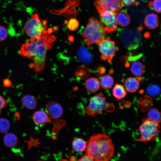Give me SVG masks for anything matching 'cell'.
Segmentation results:
<instances>
[{
  "mask_svg": "<svg viewBox=\"0 0 161 161\" xmlns=\"http://www.w3.org/2000/svg\"><path fill=\"white\" fill-rule=\"evenodd\" d=\"M106 71L105 68L103 66H100L97 69L96 72L97 74L99 75H102L105 73Z\"/></svg>",
  "mask_w": 161,
  "mask_h": 161,
  "instance_id": "836d02e7",
  "label": "cell"
},
{
  "mask_svg": "<svg viewBox=\"0 0 161 161\" xmlns=\"http://www.w3.org/2000/svg\"><path fill=\"white\" fill-rule=\"evenodd\" d=\"M108 33L100 21L94 17L90 18L82 33L85 42L88 46L98 44Z\"/></svg>",
  "mask_w": 161,
  "mask_h": 161,
  "instance_id": "3957f363",
  "label": "cell"
},
{
  "mask_svg": "<svg viewBox=\"0 0 161 161\" xmlns=\"http://www.w3.org/2000/svg\"><path fill=\"white\" fill-rule=\"evenodd\" d=\"M3 85L6 87H9L12 85L10 80L8 78H5L3 80Z\"/></svg>",
  "mask_w": 161,
  "mask_h": 161,
  "instance_id": "1f68e13d",
  "label": "cell"
},
{
  "mask_svg": "<svg viewBox=\"0 0 161 161\" xmlns=\"http://www.w3.org/2000/svg\"><path fill=\"white\" fill-rule=\"evenodd\" d=\"M86 146V154L93 160L108 161L114 155L113 144L109 137L106 134H98L92 136Z\"/></svg>",
  "mask_w": 161,
  "mask_h": 161,
  "instance_id": "7a4b0ae2",
  "label": "cell"
},
{
  "mask_svg": "<svg viewBox=\"0 0 161 161\" xmlns=\"http://www.w3.org/2000/svg\"><path fill=\"white\" fill-rule=\"evenodd\" d=\"M8 36L7 29L4 27L0 26V42L5 40Z\"/></svg>",
  "mask_w": 161,
  "mask_h": 161,
  "instance_id": "f1b7e54d",
  "label": "cell"
},
{
  "mask_svg": "<svg viewBox=\"0 0 161 161\" xmlns=\"http://www.w3.org/2000/svg\"><path fill=\"white\" fill-rule=\"evenodd\" d=\"M160 129L159 124L148 118L143 119L139 129L140 136L138 140L147 142L154 139L160 132Z\"/></svg>",
  "mask_w": 161,
  "mask_h": 161,
  "instance_id": "8992f818",
  "label": "cell"
},
{
  "mask_svg": "<svg viewBox=\"0 0 161 161\" xmlns=\"http://www.w3.org/2000/svg\"><path fill=\"white\" fill-rule=\"evenodd\" d=\"M99 82L100 85L103 89H108L112 86L114 80L111 76L105 75L101 78Z\"/></svg>",
  "mask_w": 161,
  "mask_h": 161,
  "instance_id": "603a6c76",
  "label": "cell"
},
{
  "mask_svg": "<svg viewBox=\"0 0 161 161\" xmlns=\"http://www.w3.org/2000/svg\"><path fill=\"white\" fill-rule=\"evenodd\" d=\"M46 21H41L38 15L34 13L26 22L23 29L30 38H39L41 37L47 28Z\"/></svg>",
  "mask_w": 161,
  "mask_h": 161,
  "instance_id": "277c9868",
  "label": "cell"
},
{
  "mask_svg": "<svg viewBox=\"0 0 161 161\" xmlns=\"http://www.w3.org/2000/svg\"><path fill=\"white\" fill-rule=\"evenodd\" d=\"M75 158L74 157H70V160H75Z\"/></svg>",
  "mask_w": 161,
  "mask_h": 161,
  "instance_id": "e575fe53",
  "label": "cell"
},
{
  "mask_svg": "<svg viewBox=\"0 0 161 161\" xmlns=\"http://www.w3.org/2000/svg\"><path fill=\"white\" fill-rule=\"evenodd\" d=\"M10 123L9 121L4 118H0V132L5 133L9 129Z\"/></svg>",
  "mask_w": 161,
  "mask_h": 161,
  "instance_id": "484cf974",
  "label": "cell"
},
{
  "mask_svg": "<svg viewBox=\"0 0 161 161\" xmlns=\"http://www.w3.org/2000/svg\"><path fill=\"white\" fill-rule=\"evenodd\" d=\"M148 118L153 122L158 124L160 123V113L157 109H151L148 112Z\"/></svg>",
  "mask_w": 161,
  "mask_h": 161,
  "instance_id": "cb8c5ba5",
  "label": "cell"
},
{
  "mask_svg": "<svg viewBox=\"0 0 161 161\" xmlns=\"http://www.w3.org/2000/svg\"><path fill=\"white\" fill-rule=\"evenodd\" d=\"M79 25V22L76 18L71 19L68 23V28L71 31H75L77 30Z\"/></svg>",
  "mask_w": 161,
  "mask_h": 161,
  "instance_id": "83f0119b",
  "label": "cell"
},
{
  "mask_svg": "<svg viewBox=\"0 0 161 161\" xmlns=\"http://www.w3.org/2000/svg\"><path fill=\"white\" fill-rule=\"evenodd\" d=\"M7 105L6 101L4 97L0 95V110Z\"/></svg>",
  "mask_w": 161,
  "mask_h": 161,
  "instance_id": "4dcf8cb0",
  "label": "cell"
},
{
  "mask_svg": "<svg viewBox=\"0 0 161 161\" xmlns=\"http://www.w3.org/2000/svg\"><path fill=\"white\" fill-rule=\"evenodd\" d=\"M45 109L49 117L52 119L60 117L63 113V109L59 103L55 101H51L45 106Z\"/></svg>",
  "mask_w": 161,
  "mask_h": 161,
  "instance_id": "8fae6325",
  "label": "cell"
},
{
  "mask_svg": "<svg viewBox=\"0 0 161 161\" xmlns=\"http://www.w3.org/2000/svg\"><path fill=\"white\" fill-rule=\"evenodd\" d=\"M86 142L82 139L77 138L75 139L72 143L73 149L77 152L84 151L86 147Z\"/></svg>",
  "mask_w": 161,
  "mask_h": 161,
  "instance_id": "7402d4cb",
  "label": "cell"
},
{
  "mask_svg": "<svg viewBox=\"0 0 161 161\" xmlns=\"http://www.w3.org/2000/svg\"><path fill=\"white\" fill-rule=\"evenodd\" d=\"M21 102L24 107L30 109H34L37 105L36 99L33 96L29 95L24 96L21 98Z\"/></svg>",
  "mask_w": 161,
  "mask_h": 161,
  "instance_id": "e0dca14e",
  "label": "cell"
},
{
  "mask_svg": "<svg viewBox=\"0 0 161 161\" xmlns=\"http://www.w3.org/2000/svg\"><path fill=\"white\" fill-rule=\"evenodd\" d=\"M78 161H93V159L88 155L86 154L83 156L78 160Z\"/></svg>",
  "mask_w": 161,
  "mask_h": 161,
  "instance_id": "d6a6232c",
  "label": "cell"
},
{
  "mask_svg": "<svg viewBox=\"0 0 161 161\" xmlns=\"http://www.w3.org/2000/svg\"><path fill=\"white\" fill-rule=\"evenodd\" d=\"M146 92L147 94L151 97H155L160 95V90L157 85L152 84L149 85L147 88Z\"/></svg>",
  "mask_w": 161,
  "mask_h": 161,
  "instance_id": "d4e9b609",
  "label": "cell"
},
{
  "mask_svg": "<svg viewBox=\"0 0 161 161\" xmlns=\"http://www.w3.org/2000/svg\"><path fill=\"white\" fill-rule=\"evenodd\" d=\"M116 20L117 24L122 27L127 26L130 23L131 18L129 15L126 13L121 12L116 14Z\"/></svg>",
  "mask_w": 161,
  "mask_h": 161,
  "instance_id": "ac0fdd59",
  "label": "cell"
},
{
  "mask_svg": "<svg viewBox=\"0 0 161 161\" xmlns=\"http://www.w3.org/2000/svg\"><path fill=\"white\" fill-rule=\"evenodd\" d=\"M33 119L35 123L38 125H43L49 123V117L44 112L39 110L35 112L32 116Z\"/></svg>",
  "mask_w": 161,
  "mask_h": 161,
  "instance_id": "4fadbf2b",
  "label": "cell"
},
{
  "mask_svg": "<svg viewBox=\"0 0 161 161\" xmlns=\"http://www.w3.org/2000/svg\"><path fill=\"white\" fill-rule=\"evenodd\" d=\"M111 105V104L106 101L103 94L100 93L89 99V103L85 107V111L88 115L94 117L102 113L104 110H106Z\"/></svg>",
  "mask_w": 161,
  "mask_h": 161,
  "instance_id": "52a82bcc",
  "label": "cell"
},
{
  "mask_svg": "<svg viewBox=\"0 0 161 161\" xmlns=\"http://www.w3.org/2000/svg\"><path fill=\"white\" fill-rule=\"evenodd\" d=\"M144 24L148 28L151 30L157 28L159 24L157 15L154 13L148 14L145 18Z\"/></svg>",
  "mask_w": 161,
  "mask_h": 161,
  "instance_id": "7c38bea8",
  "label": "cell"
},
{
  "mask_svg": "<svg viewBox=\"0 0 161 161\" xmlns=\"http://www.w3.org/2000/svg\"><path fill=\"white\" fill-rule=\"evenodd\" d=\"M161 1V0H154L153 1H150L148 3V6L150 7H151L156 12L160 13Z\"/></svg>",
  "mask_w": 161,
  "mask_h": 161,
  "instance_id": "4316f807",
  "label": "cell"
},
{
  "mask_svg": "<svg viewBox=\"0 0 161 161\" xmlns=\"http://www.w3.org/2000/svg\"><path fill=\"white\" fill-rule=\"evenodd\" d=\"M130 70L134 75L139 76L143 75L145 71L144 65L138 61H133L131 66Z\"/></svg>",
  "mask_w": 161,
  "mask_h": 161,
  "instance_id": "d6986e66",
  "label": "cell"
},
{
  "mask_svg": "<svg viewBox=\"0 0 161 161\" xmlns=\"http://www.w3.org/2000/svg\"><path fill=\"white\" fill-rule=\"evenodd\" d=\"M98 45L101 54V60L111 63L118 49L115 42L111 40L109 37H107L101 40Z\"/></svg>",
  "mask_w": 161,
  "mask_h": 161,
  "instance_id": "ba28073f",
  "label": "cell"
},
{
  "mask_svg": "<svg viewBox=\"0 0 161 161\" xmlns=\"http://www.w3.org/2000/svg\"><path fill=\"white\" fill-rule=\"evenodd\" d=\"M78 57L80 61L87 64L91 63L93 59L91 54L84 46L81 47L78 49Z\"/></svg>",
  "mask_w": 161,
  "mask_h": 161,
  "instance_id": "5bb4252c",
  "label": "cell"
},
{
  "mask_svg": "<svg viewBox=\"0 0 161 161\" xmlns=\"http://www.w3.org/2000/svg\"><path fill=\"white\" fill-rule=\"evenodd\" d=\"M112 94L116 98L119 100L123 98L126 96L127 92L123 85L116 84L112 89Z\"/></svg>",
  "mask_w": 161,
  "mask_h": 161,
  "instance_id": "ffe728a7",
  "label": "cell"
},
{
  "mask_svg": "<svg viewBox=\"0 0 161 161\" xmlns=\"http://www.w3.org/2000/svg\"><path fill=\"white\" fill-rule=\"evenodd\" d=\"M124 85L126 90L129 92H134L138 89L140 83L137 79L130 77L125 81Z\"/></svg>",
  "mask_w": 161,
  "mask_h": 161,
  "instance_id": "2e32d148",
  "label": "cell"
},
{
  "mask_svg": "<svg viewBox=\"0 0 161 161\" xmlns=\"http://www.w3.org/2000/svg\"><path fill=\"white\" fill-rule=\"evenodd\" d=\"M4 143L7 147H13L15 146L18 142L17 137L12 133L5 134L4 137Z\"/></svg>",
  "mask_w": 161,
  "mask_h": 161,
  "instance_id": "44dd1931",
  "label": "cell"
},
{
  "mask_svg": "<svg viewBox=\"0 0 161 161\" xmlns=\"http://www.w3.org/2000/svg\"><path fill=\"white\" fill-rule=\"evenodd\" d=\"M52 31V29L50 28L45 30L40 38H30L21 48V55L33 61L29 66L33 68L36 72L44 69L47 51L51 47L52 42L56 39L53 35L50 36Z\"/></svg>",
  "mask_w": 161,
  "mask_h": 161,
  "instance_id": "6da1fadb",
  "label": "cell"
},
{
  "mask_svg": "<svg viewBox=\"0 0 161 161\" xmlns=\"http://www.w3.org/2000/svg\"><path fill=\"white\" fill-rule=\"evenodd\" d=\"M121 0H94V5L99 13L105 12L117 13L122 9Z\"/></svg>",
  "mask_w": 161,
  "mask_h": 161,
  "instance_id": "9c48e42d",
  "label": "cell"
},
{
  "mask_svg": "<svg viewBox=\"0 0 161 161\" xmlns=\"http://www.w3.org/2000/svg\"><path fill=\"white\" fill-rule=\"evenodd\" d=\"M123 3L127 6H130L134 4H139L136 0H121Z\"/></svg>",
  "mask_w": 161,
  "mask_h": 161,
  "instance_id": "f546056e",
  "label": "cell"
},
{
  "mask_svg": "<svg viewBox=\"0 0 161 161\" xmlns=\"http://www.w3.org/2000/svg\"><path fill=\"white\" fill-rule=\"evenodd\" d=\"M120 37L123 46L129 50L137 49L142 44V35L138 30L124 29L120 33Z\"/></svg>",
  "mask_w": 161,
  "mask_h": 161,
  "instance_id": "5b68a950",
  "label": "cell"
},
{
  "mask_svg": "<svg viewBox=\"0 0 161 161\" xmlns=\"http://www.w3.org/2000/svg\"><path fill=\"white\" fill-rule=\"evenodd\" d=\"M85 87L89 92L92 93H95L100 88L99 81L98 79L96 78H90L86 80Z\"/></svg>",
  "mask_w": 161,
  "mask_h": 161,
  "instance_id": "9a60e30c",
  "label": "cell"
},
{
  "mask_svg": "<svg viewBox=\"0 0 161 161\" xmlns=\"http://www.w3.org/2000/svg\"><path fill=\"white\" fill-rule=\"evenodd\" d=\"M117 13L110 12H105L100 13V22L108 34L116 31L117 29L116 18Z\"/></svg>",
  "mask_w": 161,
  "mask_h": 161,
  "instance_id": "30bf717a",
  "label": "cell"
}]
</instances>
